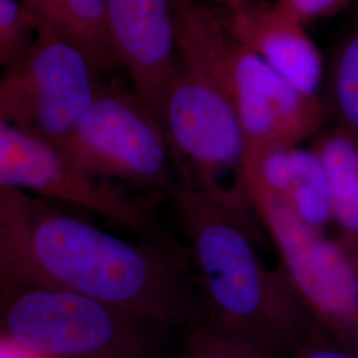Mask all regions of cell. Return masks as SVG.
<instances>
[{
    "label": "cell",
    "mask_w": 358,
    "mask_h": 358,
    "mask_svg": "<svg viewBox=\"0 0 358 358\" xmlns=\"http://www.w3.org/2000/svg\"><path fill=\"white\" fill-rule=\"evenodd\" d=\"M0 187L90 213L118 230L133 226L140 215V201L134 192L81 174L55 145L1 120Z\"/></svg>",
    "instance_id": "obj_8"
},
{
    "label": "cell",
    "mask_w": 358,
    "mask_h": 358,
    "mask_svg": "<svg viewBox=\"0 0 358 358\" xmlns=\"http://www.w3.org/2000/svg\"><path fill=\"white\" fill-rule=\"evenodd\" d=\"M105 78L73 41L38 27L26 51L0 68V120L59 148Z\"/></svg>",
    "instance_id": "obj_6"
},
{
    "label": "cell",
    "mask_w": 358,
    "mask_h": 358,
    "mask_svg": "<svg viewBox=\"0 0 358 358\" xmlns=\"http://www.w3.org/2000/svg\"><path fill=\"white\" fill-rule=\"evenodd\" d=\"M90 178L169 196L176 169L161 122L131 88L103 80L75 128L57 148Z\"/></svg>",
    "instance_id": "obj_5"
},
{
    "label": "cell",
    "mask_w": 358,
    "mask_h": 358,
    "mask_svg": "<svg viewBox=\"0 0 358 358\" xmlns=\"http://www.w3.org/2000/svg\"><path fill=\"white\" fill-rule=\"evenodd\" d=\"M169 198L187 242L205 319L284 358L316 333L282 268L267 267L257 251L256 214L243 186L224 187L187 171L176 174Z\"/></svg>",
    "instance_id": "obj_2"
},
{
    "label": "cell",
    "mask_w": 358,
    "mask_h": 358,
    "mask_svg": "<svg viewBox=\"0 0 358 358\" xmlns=\"http://www.w3.org/2000/svg\"><path fill=\"white\" fill-rule=\"evenodd\" d=\"M353 0H275V6L308 26L341 13Z\"/></svg>",
    "instance_id": "obj_18"
},
{
    "label": "cell",
    "mask_w": 358,
    "mask_h": 358,
    "mask_svg": "<svg viewBox=\"0 0 358 358\" xmlns=\"http://www.w3.org/2000/svg\"><path fill=\"white\" fill-rule=\"evenodd\" d=\"M324 83L328 115L358 136V27L337 44Z\"/></svg>",
    "instance_id": "obj_15"
},
{
    "label": "cell",
    "mask_w": 358,
    "mask_h": 358,
    "mask_svg": "<svg viewBox=\"0 0 358 358\" xmlns=\"http://www.w3.org/2000/svg\"><path fill=\"white\" fill-rule=\"evenodd\" d=\"M294 358H358V356L336 346L319 343L316 333L309 338Z\"/></svg>",
    "instance_id": "obj_19"
},
{
    "label": "cell",
    "mask_w": 358,
    "mask_h": 358,
    "mask_svg": "<svg viewBox=\"0 0 358 358\" xmlns=\"http://www.w3.org/2000/svg\"><path fill=\"white\" fill-rule=\"evenodd\" d=\"M232 90L244 157L299 146L319 134L328 110L321 96L297 90L252 52L234 41Z\"/></svg>",
    "instance_id": "obj_9"
},
{
    "label": "cell",
    "mask_w": 358,
    "mask_h": 358,
    "mask_svg": "<svg viewBox=\"0 0 358 358\" xmlns=\"http://www.w3.org/2000/svg\"><path fill=\"white\" fill-rule=\"evenodd\" d=\"M350 256H352V259L355 262V266H356L358 272V252H350Z\"/></svg>",
    "instance_id": "obj_22"
},
{
    "label": "cell",
    "mask_w": 358,
    "mask_h": 358,
    "mask_svg": "<svg viewBox=\"0 0 358 358\" xmlns=\"http://www.w3.org/2000/svg\"><path fill=\"white\" fill-rule=\"evenodd\" d=\"M201 1H203V0H201ZM205 1L217 4L219 7H223L224 10H231V8H235V7L244 4L247 1H251V0H205Z\"/></svg>",
    "instance_id": "obj_21"
},
{
    "label": "cell",
    "mask_w": 358,
    "mask_h": 358,
    "mask_svg": "<svg viewBox=\"0 0 358 358\" xmlns=\"http://www.w3.org/2000/svg\"><path fill=\"white\" fill-rule=\"evenodd\" d=\"M312 149L329 178L333 222L343 235L338 242L358 252V136L336 127L320 134Z\"/></svg>",
    "instance_id": "obj_14"
},
{
    "label": "cell",
    "mask_w": 358,
    "mask_h": 358,
    "mask_svg": "<svg viewBox=\"0 0 358 358\" xmlns=\"http://www.w3.org/2000/svg\"><path fill=\"white\" fill-rule=\"evenodd\" d=\"M176 66L159 112L176 171L219 180L242 166L232 47L222 17L201 0H174Z\"/></svg>",
    "instance_id": "obj_3"
},
{
    "label": "cell",
    "mask_w": 358,
    "mask_h": 358,
    "mask_svg": "<svg viewBox=\"0 0 358 358\" xmlns=\"http://www.w3.org/2000/svg\"><path fill=\"white\" fill-rule=\"evenodd\" d=\"M35 32L36 26L19 0H0V68L26 51Z\"/></svg>",
    "instance_id": "obj_17"
},
{
    "label": "cell",
    "mask_w": 358,
    "mask_h": 358,
    "mask_svg": "<svg viewBox=\"0 0 358 358\" xmlns=\"http://www.w3.org/2000/svg\"><path fill=\"white\" fill-rule=\"evenodd\" d=\"M238 182L313 319L358 341V272L345 247L296 217L254 173L241 170Z\"/></svg>",
    "instance_id": "obj_7"
},
{
    "label": "cell",
    "mask_w": 358,
    "mask_h": 358,
    "mask_svg": "<svg viewBox=\"0 0 358 358\" xmlns=\"http://www.w3.org/2000/svg\"><path fill=\"white\" fill-rule=\"evenodd\" d=\"M36 28H48L77 44L106 77L118 68L105 27L103 0H19Z\"/></svg>",
    "instance_id": "obj_13"
},
{
    "label": "cell",
    "mask_w": 358,
    "mask_h": 358,
    "mask_svg": "<svg viewBox=\"0 0 358 358\" xmlns=\"http://www.w3.org/2000/svg\"><path fill=\"white\" fill-rule=\"evenodd\" d=\"M106 36L118 68L159 121L176 66L174 0H103Z\"/></svg>",
    "instance_id": "obj_10"
},
{
    "label": "cell",
    "mask_w": 358,
    "mask_h": 358,
    "mask_svg": "<svg viewBox=\"0 0 358 358\" xmlns=\"http://www.w3.org/2000/svg\"><path fill=\"white\" fill-rule=\"evenodd\" d=\"M176 358L280 357L202 319L183 331L182 345Z\"/></svg>",
    "instance_id": "obj_16"
},
{
    "label": "cell",
    "mask_w": 358,
    "mask_h": 358,
    "mask_svg": "<svg viewBox=\"0 0 358 358\" xmlns=\"http://www.w3.org/2000/svg\"><path fill=\"white\" fill-rule=\"evenodd\" d=\"M235 43L252 52L297 90L320 96L325 66L304 24L275 3L247 1L222 17Z\"/></svg>",
    "instance_id": "obj_11"
},
{
    "label": "cell",
    "mask_w": 358,
    "mask_h": 358,
    "mask_svg": "<svg viewBox=\"0 0 358 358\" xmlns=\"http://www.w3.org/2000/svg\"><path fill=\"white\" fill-rule=\"evenodd\" d=\"M162 331L84 294L0 285V336L44 358H159Z\"/></svg>",
    "instance_id": "obj_4"
},
{
    "label": "cell",
    "mask_w": 358,
    "mask_h": 358,
    "mask_svg": "<svg viewBox=\"0 0 358 358\" xmlns=\"http://www.w3.org/2000/svg\"><path fill=\"white\" fill-rule=\"evenodd\" d=\"M0 358H44L31 352L24 346L19 345L10 338L0 336Z\"/></svg>",
    "instance_id": "obj_20"
},
{
    "label": "cell",
    "mask_w": 358,
    "mask_h": 358,
    "mask_svg": "<svg viewBox=\"0 0 358 358\" xmlns=\"http://www.w3.org/2000/svg\"><path fill=\"white\" fill-rule=\"evenodd\" d=\"M0 285L84 294L162 332L205 317L187 247L174 239L128 241L71 207L1 187Z\"/></svg>",
    "instance_id": "obj_1"
},
{
    "label": "cell",
    "mask_w": 358,
    "mask_h": 358,
    "mask_svg": "<svg viewBox=\"0 0 358 358\" xmlns=\"http://www.w3.org/2000/svg\"><path fill=\"white\" fill-rule=\"evenodd\" d=\"M241 170L254 173L312 229L324 231L333 222L331 183L320 157L313 149L289 146L248 155L244 157Z\"/></svg>",
    "instance_id": "obj_12"
}]
</instances>
